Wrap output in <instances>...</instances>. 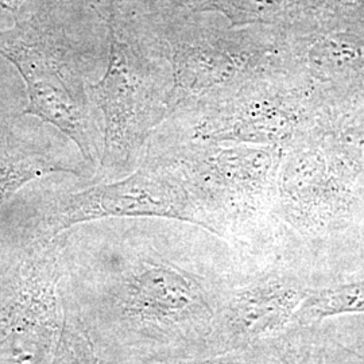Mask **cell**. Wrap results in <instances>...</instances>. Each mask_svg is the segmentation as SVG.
I'll return each mask as SVG.
<instances>
[{
	"instance_id": "1",
	"label": "cell",
	"mask_w": 364,
	"mask_h": 364,
	"mask_svg": "<svg viewBox=\"0 0 364 364\" xmlns=\"http://www.w3.org/2000/svg\"><path fill=\"white\" fill-rule=\"evenodd\" d=\"M97 223L60 234V291L102 364L212 355L221 305L236 277L205 269L170 219Z\"/></svg>"
},
{
	"instance_id": "14",
	"label": "cell",
	"mask_w": 364,
	"mask_h": 364,
	"mask_svg": "<svg viewBox=\"0 0 364 364\" xmlns=\"http://www.w3.org/2000/svg\"><path fill=\"white\" fill-rule=\"evenodd\" d=\"M277 358L272 350H240L216 355H208L193 359L170 360L150 364H274Z\"/></svg>"
},
{
	"instance_id": "5",
	"label": "cell",
	"mask_w": 364,
	"mask_h": 364,
	"mask_svg": "<svg viewBox=\"0 0 364 364\" xmlns=\"http://www.w3.org/2000/svg\"><path fill=\"white\" fill-rule=\"evenodd\" d=\"M129 218L183 221L210 232L208 219L181 173L161 156H149L126 178L50 197L30 236L54 237L85 223Z\"/></svg>"
},
{
	"instance_id": "9",
	"label": "cell",
	"mask_w": 364,
	"mask_h": 364,
	"mask_svg": "<svg viewBox=\"0 0 364 364\" xmlns=\"http://www.w3.org/2000/svg\"><path fill=\"white\" fill-rule=\"evenodd\" d=\"M186 13H220L232 26L289 27L299 0H173Z\"/></svg>"
},
{
	"instance_id": "7",
	"label": "cell",
	"mask_w": 364,
	"mask_h": 364,
	"mask_svg": "<svg viewBox=\"0 0 364 364\" xmlns=\"http://www.w3.org/2000/svg\"><path fill=\"white\" fill-rule=\"evenodd\" d=\"M258 34L205 31L162 39L174 80L176 109L245 81L255 68L254 60L260 57Z\"/></svg>"
},
{
	"instance_id": "10",
	"label": "cell",
	"mask_w": 364,
	"mask_h": 364,
	"mask_svg": "<svg viewBox=\"0 0 364 364\" xmlns=\"http://www.w3.org/2000/svg\"><path fill=\"white\" fill-rule=\"evenodd\" d=\"M344 314H364V281L309 289L296 314V326H311Z\"/></svg>"
},
{
	"instance_id": "2",
	"label": "cell",
	"mask_w": 364,
	"mask_h": 364,
	"mask_svg": "<svg viewBox=\"0 0 364 364\" xmlns=\"http://www.w3.org/2000/svg\"><path fill=\"white\" fill-rule=\"evenodd\" d=\"M105 75L88 84L103 117L100 171L126 173L147 138L176 109L174 80L162 39L146 38L117 13L109 16Z\"/></svg>"
},
{
	"instance_id": "8",
	"label": "cell",
	"mask_w": 364,
	"mask_h": 364,
	"mask_svg": "<svg viewBox=\"0 0 364 364\" xmlns=\"http://www.w3.org/2000/svg\"><path fill=\"white\" fill-rule=\"evenodd\" d=\"M39 135V134H38ZM0 119V208L25 185L53 173L85 176L82 164L61 156L38 136Z\"/></svg>"
},
{
	"instance_id": "13",
	"label": "cell",
	"mask_w": 364,
	"mask_h": 364,
	"mask_svg": "<svg viewBox=\"0 0 364 364\" xmlns=\"http://www.w3.org/2000/svg\"><path fill=\"white\" fill-rule=\"evenodd\" d=\"M278 364H328L320 344L305 336H289L277 340L272 346Z\"/></svg>"
},
{
	"instance_id": "15",
	"label": "cell",
	"mask_w": 364,
	"mask_h": 364,
	"mask_svg": "<svg viewBox=\"0 0 364 364\" xmlns=\"http://www.w3.org/2000/svg\"><path fill=\"white\" fill-rule=\"evenodd\" d=\"M26 1L27 0H0V6L13 14H16Z\"/></svg>"
},
{
	"instance_id": "11",
	"label": "cell",
	"mask_w": 364,
	"mask_h": 364,
	"mask_svg": "<svg viewBox=\"0 0 364 364\" xmlns=\"http://www.w3.org/2000/svg\"><path fill=\"white\" fill-rule=\"evenodd\" d=\"M289 28L364 31V0H299Z\"/></svg>"
},
{
	"instance_id": "4",
	"label": "cell",
	"mask_w": 364,
	"mask_h": 364,
	"mask_svg": "<svg viewBox=\"0 0 364 364\" xmlns=\"http://www.w3.org/2000/svg\"><path fill=\"white\" fill-rule=\"evenodd\" d=\"M61 236L28 237L0 263V364H49L63 326Z\"/></svg>"
},
{
	"instance_id": "12",
	"label": "cell",
	"mask_w": 364,
	"mask_h": 364,
	"mask_svg": "<svg viewBox=\"0 0 364 364\" xmlns=\"http://www.w3.org/2000/svg\"><path fill=\"white\" fill-rule=\"evenodd\" d=\"M49 364H102L85 329L64 304L61 333Z\"/></svg>"
},
{
	"instance_id": "6",
	"label": "cell",
	"mask_w": 364,
	"mask_h": 364,
	"mask_svg": "<svg viewBox=\"0 0 364 364\" xmlns=\"http://www.w3.org/2000/svg\"><path fill=\"white\" fill-rule=\"evenodd\" d=\"M309 289L281 274H254L234 281L221 305L210 343L212 355L272 350L296 326V314Z\"/></svg>"
},
{
	"instance_id": "3",
	"label": "cell",
	"mask_w": 364,
	"mask_h": 364,
	"mask_svg": "<svg viewBox=\"0 0 364 364\" xmlns=\"http://www.w3.org/2000/svg\"><path fill=\"white\" fill-rule=\"evenodd\" d=\"M0 57L15 66L26 85L22 115L61 131L95 166L102 138L92 120L88 84L70 41L49 11L15 14L14 26L0 30Z\"/></svg>"
}]
</instances>
